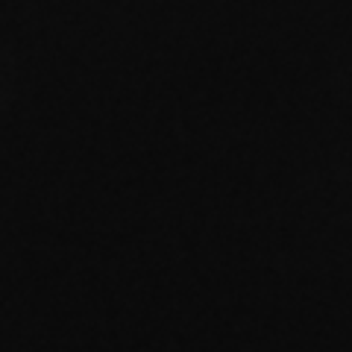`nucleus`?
Masks as SVG:
<instances>
[]
</instances>
